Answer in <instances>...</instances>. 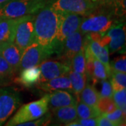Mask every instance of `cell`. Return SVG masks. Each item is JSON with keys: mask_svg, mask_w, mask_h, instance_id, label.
Segmentation results:
<instances>
[{"mask_svg": "<svg viewBox=\"0 0 126 126\" xmlns=\"http://www.w3.org/2000/svg\"><path fill=\"white\" fill-rule=\"evenodd\" d=\"M60 11L49 4L41 9L34 18V41L50 54L55 53V39L58 30Z\"/></svg>", "mask_w": 126, "mask_h": 126, "instance_id": "cell-1", "label": "cell"}, {"mask_svg": "<svg viewBox=\"0 0 126 126\" xmlns=\"http://www.w3.org/2000/svg\"><path fill=\"white\" fill-rule=\"evenodd\" d=\"M54 0H9L0 5L2 18H18L37 14Z\"/></svg>", "mask_w": 126, "mask_h": 126, "instance_id": "cell-2", "label": "cell"}, {"mask_svg": "<svg viewBox=\"0 0 126 126\" xmlns=\"http://www.w3.org/2000/svg\"><path fill=\"white\" fill-rule=\"evenodd\" d=\"M49 94L21 106L17 112L6 123V126H18L20 123L30 121L41 117L48 111Z\"/></svg>", "mask_w": 126, "mask_h": 126, "instance_id": "cell-3", "label": "cell"}, {"mask_svg": "<svg viewBox=\"0 0 126 126\" xmlns=\"http://www.w3.org/2000/svg\"><path fill=\"white\" fill-rule=\"evenodd\" d=\"M83 16L60 11L58 30L55 39V53H58L64 41L79 30Z\"/></svg>", "mask_w": 126, "mask_h": 126, "instance_id": "cell-4", "label": "cell"}, {"mask_svg": "<svg viewBox=\"0 0 126 126\" xmlns=\"http://www.w3.org/2000/svg\"><path fill=\"white\" fill-rule=\"evenodd\" d=\"M20 104V94L16 88L6 87L0 89V126L4 125Z\"/></svg>", "mask_w": 126, "mask_h": 126, "instance_id": "cell-5", "label": "cell"}, {"mask_svg": "<svg viewBox=\"0 0 126 126\" xmlns=\"http://www.w3.org/2000/svg\"><path fill=\"white\" fill-rule=\"evenodd\" d=\"M34 18L35 14L18 18L14 43L23 51L34 41Z\"/></svg>", "mask_w": 126, "mask_h": 126, "instance_id": "cell-6", "label": "cell"}, {"mask_svg": "<svg viewBox=\"0 0 126 126\" xmlns=\"http://www.w3.org/2000/svg\"><path fill=\"white\" fill-rule=\"evenodd\" d=\"M84 35L79 30L66 38L58 52V58L62 63L69 67V63L73 57L84 47Z\"/></svg>", "mask_w": 126, "mask_h": 126, "instance_id": "cell-7", "label": "cell"}, {"mask_svg": "<svg viewBox=\"0 0 126 126\" xmlns=\"http://www.w3.org/2000/svg\"><path fill=\"white\" fill-rule=\"evenodd\" d=\"M51 6L58 11L87 16L93 12L97 4L93 0H54Z\"/></svg>", "mask_w": 126, "mask_h": 126, "instance_id": "cell-8", "label": "cell"}, {"mask_svg": "<svg viewBox=\"0 0 126 126\" xmlns=\"http://www.w3.org/2000/svg\"><path fill=\"white\" fill-rule=\"evenodd\" d=\"M50 55V54L46 50L34 41L30 45L23 50L20 59V71L25 68L38 66Z\"/></svg>", "mask_w": 126, "mask_h": 126, "instance_id": "cell-9", "label": "cell"}, {"mask_svg": "<svg viewBox=\"0 0 126 126\" xmlns=\"http://www.w3.org/2000/svg\"><path fill=\"white\" fill-rule=\"evenodd\" d=\"M39 67L41 72L39 83L45 82L57 77L66 75L70 70L68 65L55 60H44L39 64Z\"/></svg>", "mask_w": 126, "mask_h": 126, "instance_id": "cell-10", "label": "cell"}, {"mask_svg": "<svg viewBox=\"0 0 126 126\" xmlns=\"http://www.w3.org/2000/svg\"><path fill=\"white\" fill-rule=\"evenodd\" d=\"M107 34L110 39L107 46L109 52L112 53L118 51L123 47L126 41L125 25L122 23H119L109 30L107 32Z\"/></svg>", "mask_w": 126, "mask_h": 126, "instance_id": "cell-11", "label": "cell"}, {"mask_svg": "<svg viewBox=\"0 0 126 126\" xmlns=\"http://www.w3.org/2000/svg\"><path fill=\"white\" fill-rule=\"evenodd\" d=\"M23 50H20L14 43L7 44L1 46L0 54L13 68L14 72L20 71V64Z\"/></svg>", "mask_w": 126, "mask_h": 126, "instance_id": "cell-12", "label": "cell"}, {"mask_svg": "<svg viewBox=\"0 0 126 126\" xmlns=\"http://www.w3.org/2000/svg\"><path fill=\"white\" fill-rule=\"evenodd\" d=\"M86 35L85 45L88 48L91 54L101 63H103L109 71L111 72L109 58V50L107 46L102 45L98 41L92 39L88 34Z\"/></svg>", "mask_w": 126, "mask_h": 126, "instance_id": "cell-13", "label": "cell"}, {"mask_svg": "<svg viewBox=\"0 0 126 126\" xmlns=\"http://www.w3.org/2000/svg\"><path fill=\"white\" fill-rule=\"evenodd\" d=\"M77 103L75 97L66 90H54L49 94L48 104H50L51 109L68 106H76Z\"/></svg>", "mask_w": 126, "mask_h": 126, "instance_id": "cell-14", "label": "cell"}, {"mask_svg": "<svg viewBox=\"0 0 126 126\" xmlns=\"http://www.w3.org/2000/svg\"><path fill=\"white\" fill-rule=\"evenodd\" d=\"M18 18H3L0 21V45L14 43Z\"/></svg>", "mask_w": 126, "mask_h": 126, "instance_id": "cell-15", "label": "cell"}, {"mask_svg": "<svg viewBox=\"0 0 126 126\" xmlns=\"http://www.w3.org/2000/svg\"><path fill=\"white\" fill-rule=\"evenodd\" d=\"M41 72L39 65L32 67L25 68L20 70V74L14 81L18 84L30 88L39 83Z\"/></svg>", "mask_w": 126, "mask_h": 126, "instance_id": "cell-16", "label": "cell"}, {"mask_svg": "<svg viewBox=\"0 0 126 126\" xmlns=\"http://www.w3.org/2000/svg\"><path fill=\"white\" fill-rule=\"evenodd\" d=\"M37 88L44 91H54L57 90H68L72 92V84L67 75L57 77L45 82L37 83Z\"/></svg>", "mask_w": 126, "mask_h": 126, "instance_id": "cell-17", "label": "cell"}, {"mask_svg": "<svg viewBox=\"0 0 126 126\" xmlns=\"http://www.w3.org/2000/svg\"><path fill=\"white\" fill-rule=\"evenodd\" d=\"M52 114L53 118L55 121L60 123H64V125L78 118L76 106H68L53 109Z\"/></svg>", "mask_w": 126, "mask_h": 126, "instance_id": "cell-18", "label": "cell"}, {"mask_svg": "<svg viewBox=\"0 0 126 126\" xmlns=\"http://www.w3.org/2000/svg\"><path fill=\"white\" fill-rule=\"evenodd\" d=\"M79 96L82 102L94 107H97V102L100 98L99 92H97L93 85L90 84L86 85L79 94Z\"/></svg>", "mask_w": 126, "mask_h": 126, "instance_id": "cell-19", "label": "cell"}, {"mask_svg": "<svg viewBox=\"0 0 126 126\" xmlns=\"http://www.w3.org/2000/svg\"><path fill=\"white\" fill-rule=\"evenodd\" d=\"M67 74L71 81L72 92L77 95H79L87 83L88 78L86 74H80L70 69Z\"/></svg>", "mask_w": 126, "mask_h": 126, "instance_id": "cell-20", "label": "cell"}, {"mask_svg": "<svg viewBox=\"0 0 126 126\" xmlns=\"http://www.w3.org/2000/svg\"><path fill=\"white\" fill-rule=\"evenodd\" d=\"M16 72L0 54V86L8 85L14 80Z\"/></svg>", "mask_w": 126, "mask_h": 126, "instance_id": "cell-21", "label": "cell"}, {"mask_svg": "<svg viewBox=\"0 0 126 126\" xmlns=\"http://www.w3.org/2000/svg\"><path fill=\"white\" fill-rule=\"evenodd\" d=\"M77 117L78 118H89L97 117L101 114L98 109L94 107H91L81 101L77 102L76 104Z\"/></svg>", "mask_w": 126, "mask_h": 126, "instance_id": "cell-22", "label": "cell"}, {"mask_svg": "<svg viewBox=\"0 0 126 126\" xmlns=\"http://www.w3.org/2000/svg\"><path fill=\"white\" fill-rule=\"evenodd\" d=\"M69 68L74 72L86 74V57L84 47L73 57L69 63Z\"/></svg>", "mask_w": 126, "mask_h": 126, "instance_id": "cell-23", "label": "cell"}, {"mask_svg": "<svg viewBox=\"0 0 126 126\" xmlns=\"http://www.w3.org/2000/svg\"><path fill=\"white\" fill-rule=\"evenodd\" d=\"M110 82L113 91H117L126 88V74L125 72H114L111 71Z\"/></svg>", "mask_w": 126, "mask_h": 126, "instance_id": "cell-24", "label": "cell"}, {"mask_svg": "<svg viewBox=\"0 0 126 126\" xmlns=\"http://www.w3.org/2000/svg\"><path fill=\"white\" fill-rule=\"evenodd\" d=\"M102 114L113 122L116 126L126 125V113L123 112L121 109L117 107L112 112Z\"/></svg>", "mask_w": 126, "mask_h": 126, "instance_id": "cell-25", "label": "cell"}, {"mask_svg": "<svg viewBox=\"0 0 126 126\" xmlns=\"http://www.w3.org/2000/svg\"><path fill=\"white\" fill-rule=\"evenodd\" d=\"M97 108L101 113H107L113 111L117 107L112 97H100L97 104Z\"/></svg>", "mask_w": 126, "mask_h": 126, "instance_id": "cell-26", "label": "cell"}, {"mask_svg": "<svg viewBox=\"0 0 126 126\" xmlns=\"http://www.w3.org/2000/svg\"><path fill=\"white\" fill-rule=\"evenodd\" d=\"M113 100L118 108L126 113V90L123 88L122 90L113 91L112 94Z\"/></svg>", "mask_w": 126, "mask_h": 126, "instance_id": "cell-27", "label": "cell"}, {"mask_svg": "<svg viewBox=\"0 0 126 126\" xmlns=\"http://www.w3.org/2000/svg\"><path fill=\"white\" fill-rule=\"evenodd\" d=\"M52 120V116L48 111L45 113L41 117L35 120H32L30 121L25 122L23 123H20L18 126H47L50 123Z\"/></svg>", "mask_w": 126, "mask_h": 126, "instance_id": "cell-28", "label": "cell"}, {"mask_svg": "<svg viewBox=\"0 0 126 126\" xmlns=\"http://www.w3.org/2000/svg\"><path fill=\"white\" fill-rule=\"evenodd\" d=\"M111 71L114 72H126V55H123L120 58H116L112 61L110 65Z\"/></svg>", "mask_w": 126, "mask_h": 126, "instance_id": "cell-29", "label": "cell"}, {"mask_svg": "<svg viewBox=\"0 0 126 126\" xmlns=\"http://www.w3.org/2000/svg\"><path fill=\"white\" fill-rule=\"evenodd\" d=\"M99 82L102 84L101 90L99 93L100 97H112L113 90L110 81H107V79H105Z\"/></svg>", "mask_w": 126, "mask_h": 126, "instance_id": "cell-30", "label": "cell"}, {"mask_svg": "<svg viewBox=\"0 0 126 126\" xmlns=\"http://www.w3.org/2000/svg\"><path fill=\"white\" fill-rule=\"evenodd\" d=\"M77 121L81 126H97V117L89 118H77Z\"/></svg>", "mask_w": 126, "mask_h": 126, "instance_id": "cell-31", "label": "cell"}, {"mask_svg": "<svg viewBox=\"0 0 126 126\" xmlns=\"http://www.w3.org/2000/svg\"><path fill=\"white\" fill-rule=\"evenodd\" d=\"M97 126H116L113 122L109 120L107 118L105 117L102 113L97 117Z\"/></svg>", "mask_w": 126, "mask_h": 126, "instance_id": "cell-32", "label": "cell"}, {"mask_svg": "<svg viewBox=\"0 0 126 126\" xmlns=\"http://www.w3.org/2000/svg\"><path fill=\"white\" fill-rule=\"evenodd\" d=\"M94 3H96L97 6L99 4H104V3H107V2H109V1H111L113 0H93Z\"/></svg>", "mask_w": 126, "mask_h": 126, "instance_id": "cell-33", "label": "cell"}, {"mask_svg": "<svg viewBox=\"0 0 126 126\" xmlns=\"http://www.w3.org/2000/svg\"><path fill=\"white\" fill-rule=\"evenodd\" d=\"M9 1V0H0V5L4 4L5 2H6V1Z\"/></svg>", "mask_w": 126, "mask_h": 126, "instance_id": "cell-34", "label": "cell"}, {"mask_svg": "<svg viewBox=\"0 0 126 126\" xmlns=\"http://www.w3.org/2000/svg\"><path fill=\"white\" fill-rule=\"evenodd\" d=\"M2 19H3V18H1V16H0V21H1V20Z\"/></svg>", "mask_w": 126, "mask_h": 126, "instance_id": "cell-35", "label": "cell"}, {"mask_svg": "<svg viewBox=\"0 0 126 126\" xmlns=\"http://www.w3.org/2000/svg\"><path fill=\"white\" fill-rule=\"evenodd\" d=\"M1 46L0 45V52H1Z\"/></svg>", "mask_w": 126, "mask_h": 126, "instance_id": "cell-36", "label": "cell"}]
</instances>
